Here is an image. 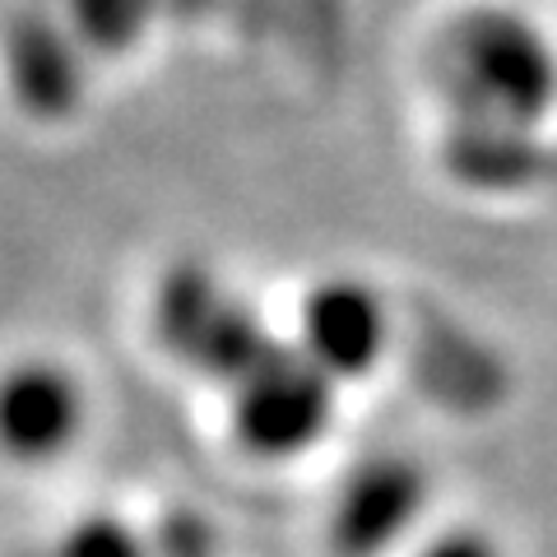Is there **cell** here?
<instances>
[{
    "instance_id": "cell-1",
    "label": "cell",
    "mask_w": 557,
    "mask_h": 557,
    "mask_svg": "<svg viewBox=\"0 0 557 557\" xmlns=\"http://www.w3.org/2000/svg\"><path fill=\"white\" fill-rule=\"evenodd\" d=\"M446 79L474 126L525 131L557 98V57L530 20L474 10L446 38Z\"/></svg>"
},
{
    "instance_id": "cell-2",
    "label": "cell",
    "mask_w": 557,
    "mask_h": 557,
    "mask_svg": "<svg viewBox=\"0 0 557 557\" xmlns=\"http://www.w3.org/2000/svg\"><path fill=\"white\" fill-rule=\"evenodd\" d=\"M233 391V437L256 460H298L335 423V381L298 348L274 344Z\"/></svg>"
},
{
    "instance_id": "cell-3",
    "label": "cell",
    "mask_w": 557,
    "mask_h": 557,
    "mask_svg": "<svg viewBox=\"0 0 557 557\" xmlns=\"http://www.w3.org/2000/svg\"><path fill=\"white\" fill-rule=\"evenodd\" d=\"M153 321H159V339L186 368H196L209 381H223V386H237L274 348L265 325L233 293H223L205 270L190 265L163 284Z\"/></svg>"
},
{
    "instance_id": "cell-4",
    "label": "cell",
    "mask_w": 557,
    "mask_h": 557,
    "mask_svg": "<svg viewBox=\"0 0 557 557\" xmlns=\"http://www.w3.org/2000/svg\"><path fill=\"white\" fill-rule=\"evenodd\" d=\"M428 511V474L413 456L381 450L354 465L330 502V548L339 557H386Z\"/></svg>"
},
{
    "instance_id": "cell-5",
    "label": "cell",
    "mask_w": 557,
    "mask_h": 557,
    "mask_svg": "<svg viewBox=\"0 0 557 557\" xmlns=\"http://www.w3.org/2000/svg\"><path fill=\"white\" fill-rule=\"evenodd\" d=\"M89 423L84 381L57 358H20L0 372V450L20 465H51L75 450Z\"/></svg>"
},
{
    "instance_id": "cell-6",
    "label": "cell",
    "mask_w": 557,
    "mask_h": 557,
    "mask_svg": "<svg viewBox=\"0 0 557 557\" xmlns=\"http://www.w3.org/2000/svg\"><path fill=\"white\" fill-rule=\"evenodd\" d=\"M391 344V317L386 302L372 284L354 274L321 278L302 298L298 317V354L335 381L368 376Z\"/></svg>"
},
{
    "instance_id": "cell-7",
    "label": "cell",
    "mask_w": 557,
    "mask_h": 557,
    "mask_svg": "<svg viewBox=\"0 0 557 557\" xmlns=\"http://www.w3.org/2000/svg\"><path fill=\"white\" fill-rule=\"evenodd\" d=\"M47 557H153V553L121 516H84L47 548Z\"/></svg>"
},
{
    "instance_id": "cell-8",
    "label": "cell",
    "mask_w": 557,
    "mask_h": 557,
    "mask_svg": "<svg viewBox=\"0 0 557 557\" xmlns=\"http://www.w3.org/2000/svg\"><path fill=\"white\" fill-rule=\"evenodd\" d=\"M413 557H507V548L479 525H450L442 534H432L428 544H418Z\"/></svg>"
},
{
    "instance_id": "cell-9",
    "label": "cell",
    "mask_w": 557,
    "mask_h": 557,
    "mask_svg": "<svg viewBox=\"0 0 557 557\" xmlns=\"http://www.w3.org/2000/svg\"><path fill=\"white\" fill-rule=\"evenodd\" d=\"M135 14L139 0H89V5H79V20H89L98 42H131Z\"/></svg>"
}]
</instances>
